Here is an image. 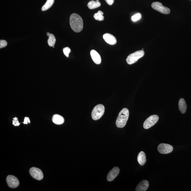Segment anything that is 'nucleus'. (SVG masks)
I'll list each match as a JSON object with an SVG mask.
<instances>
[{"instance_id":"f257e3e1","label":"nucleus","mask_w":191,"mask_h":191,"mask_svg":"<svg viewBox=\"0 0 191 191\" xmlns=\"http://www.w3.org/2000/svg\"><path fill=\"white\" fill-rule=\"evenodd\" d=\"M70 26L75 32L79 33L82 31L83 28V21L82 18L76 14H72L69 19Z\"/></svg>"},{"instance_id":"f03ea898","label":"nucleus","mask_w":191,"mask_h":191,"mask_svg":"<svg viewBox=\"0 0 191 191\" xmlns=\"http://www.w3.org/2000/svg\"><path fill=\"white\" fill-rule=\"evenodd\" d=\"M129 116V112L128 109L124 108L119 113L117 117L116 125L118 128H122L126 125Z\"/></svg>"},{"instance_id":"7ed1b4c3","label":"nucleus","mask_w":191,"mask_h":191,"mask_svg":"<svg viewBox=\"0 0 191 191\" xmlns=\"http://www.w3.org/2000/svg\"><path fill=\"white\" fill-rule=\"evenodd\" d=\"M105 108L102 104H99L96 106L93 109L91 116L93 120H97L100 119L103 115Z\"/></svg>"},{"instance_id":"20e7f679","label":"nucleus","mask_w":191,"mask_h":191,"mask_svg":"<svg viewBox=\"0 0 191 191\" xmlns=\"http://www.w3.org/2000/svg\"><path fill=\"white\" fill-rule=\"evenodd\" d=\"M144 55V52L143 50L138 51L128 55L126 60L127 63L129 65L133 64Z\"/></svg>"},{"instance_id":"39448f33","label":"nucleus","mask_w":191,"mask_h":191,"mask_svg":"<svg viewBox=\"0 0 191 191\" xmlns=\"http://www.w3.org/2000/svg\"><path fill=\"white\" fill-rule=\"evenodd\" d=\"M159 119V117L158 115H154L148 117L144 122L143 127L146 129L151 128L157 122Z\"/></svg>"},{"instance_id":"423d86ee","label":"nucleus","mask_w":191,"mask_h":191,"mask_svg":"<svg viewBox=\"0 0 191 191\" xmlns=\"http://www.w3.org/2000/svg\"><path fill=\"white\" fill-rule=\"evenodd\" d=\"M153 9L165 14H168L170 13V10L169 8L163 6L162 3L159 2H154L151 4Z\"/></svg>"},{"instance_id":"0eeeda50","label":"nucleus","mask_w":191,"mask_h":191,"mask_svg":"<svg viewBox=\"0 0 191 191\" xmlns=\"http://www.w3.org/2000/svg\"><path fill=\"white\" fill-rule=\"evenodd\" d=\"M32 177L36 180L40 181L43 179L44 175L41 170L36 167H32L29 170Z\"/></svg>"},{"instance_id":"6e6552de","label":"nucleus","mask_w":191,"mask_h":191,"mask_svg":"<svg viewBox=\"0 0 191 191\" xmlns=\"http://www.w3.org/2000/svg\"><path fill=\"white\" fill-rule=\"evenodd\" d=\"M158 151L162 154H167L173 151V147L171 145L167 144L161 143L158 146Z\"/></svg>"},{"instance_id":"1a4fd4ad","label":"nucleus","mask_w":191,"mask_h":191,"mask_svg":"<svg viewBox=\"0 0 191 191\" xmlns=\"http://www.w3.org/2000/svg\"><path fill=\"white\" fill-rule=\"evenodd\" d=\"M6 180L8 186L11 188H16L19 185V181L15 176L13 175L8 176Z\"/></svg>"},{"instance_id":"9d476101","label":"nucleus","mask_w":191,"mask_h":191,"mask_svg":"<svg viewBox=\"0 0 191 191\" xmlns=\"http://www.w3.org/2000/svg\"><path fill=\"white\" fill-rule=\"evenodd\" d=\"M119 172L120 169L118 167H114L108 174L107 180L109 182L113 181L114 179L118 176Z\"/></svg>"},{"instance_id":"9b49d317","label":"nucleus","mask_w":191,"mask_h":191,"mask_svg":"<svg viewBox=\"0 0 191 191\" xmlns=\"http://www.w3.org/2000/svg\"><path fill=\"white\" fill-rule=\"evenodd\" d=\"M103 38L105 42L111 45H114L116 44L117 41L115 37L109 33H106L103 35Z\"/></svg>"},{"instance_id":"f8f14e48","label":"nucleus","mask_w":191,"mask_h":191,"mask_svg":"<svg viewBox=\"0 0 191 191\" xmlns=\"http://www.w3.org/2000/svg\"><path fill=\"white\" fill-rule=\"evenodd\" d=\"M149 183L147 181L144 180L141 181L137 185L135 191H145L148 189Z\"/></svg>"},{"instance_id":"ddd939ff","label":"nucleus","mask_w":191,"mask_h":191,"mask_svg":"<svg viewBox=\"0 0 191 191\" xmlns=\"http://www.w3.org/2000/svg\"><path fill=\"white\" fill-rule=\"evenodd\" d=\"M90 55L94 63L96 64H100L101 63V58L99 54L95 50H92L90 52Z\"/></svg>"},{"instance_id":"4468645a","label":"nucleus","mask_w":191,"mask_h":191,"mask_svg":"<svg viewBox=\"0 0 191 191\" xmlns=\"http://www.w3.org/2000/svg\"><path fill=\"white\" fill-rule=\"evenodd\" d=\"M52 121L54 123L57 125H61L64 122L65 120L63 117L61 115L58 114L53 115L52 118Z\"/></svg>"},{"instance_id":"2eb2a0df","label":"nucleus","mask_w":191,"mask_h":191,"mask_svg":"<svg viewBox=\"0 0 191 191\" xmlns=\"http://www.w3.org/2000/svg\"><path fill=\"white\" fill-rule=\"evenodd\" d=\"M138 160L140 165L143 166L146 162V155L144 152L141 151L139 153L138 157Z\"/></svg>"},{"instance_id":"dca6fc26","label":"nucleus","mask_w":191,"mask_h":191,"mask_svg":"<svg viewBox=\"0 0 191 191\" xmlns=\"http://www.w3.org/2000/svg\"><path fill=\"white\" fill-rule=\"evenodd\" d=\"M179 108L181 113H185L187 109V104L183 99H179L178 103Z\"/></svg>"},{"instance_id":"f3484780","label":"nucleus","mask_w":191,"mask_h":191,"mask_svg":"<svg viewBox=\"0 0 191 191\" xmlns=\"http://www.w3.org/2000/svg\"><path fill=\"white\" fill-rule=\"evenodd\" d=\"M101 6V3L99 1V0H96V1H91L88 3L87 6L89 9H94L99 7Z\"/></svg>"},{"instance_id":"a211bd4d","label":"nucleus","mask_w":191,"mask_h":191,"mask_svg":"<svg viewBox=\"0 0 191 191\" xmlns=\"http://www.w3.org/2000/svg\"><path fill=\"white\" fill-rule=\"evenodd\" d=\"M54 1L55 0H47L46 3L42 6V11L48 10V9L53 6L54 3Z\"/></svg>"},{"instance_id":"6ab92c4d","label":"nucleus","mask_w":191,"mask_h":191,"mask_svg":"<svg viewBox=\"0 0 191 191\" xmlns=\"http://www.w3.org/2000/svg\"><path fill=\"white\" fill-rule=\"evenodd\" d=\"M103 13L102 11L99 10L98 12L94 15V19L99 21H102L104 19V17L103 16Z\"/></svg>"},{"instance_id":"aec40b11","label":"nucleus","mask_w":191,"mask_h":191,"mask_svg":"<svg viewBox=\"0 0 191 191\" xmlns=\"http://www.w3.org/2000/svg\"><path fill=\"white\" fill-rule=\"evenodd\" d=\"M56 40L54 35L53 34H50L49 36L48 41V45L51 47H53L56 42Z\"/></svg>"},{"instance_id":"412c9836","label":"nucleus","mask_w":191,"mask_h":191,"mask_svg":"<svg viewBox=\"0 0 191 191\" xmlns=\"http://www.w3.org/2000/svg\"><path fill=\"white\" fill-rule=\"evenodd\" d=\"M141 14L140 13H138L135 15H134L132 16L131 19L132 21L133 22H135L139 20L141 18Z\"/></svg>"},{"instance_id":"4be33fe9","label":"nucleus","mask_w":191,"mask_h":191,"mask_svg":"<svg viewBox=\"0 0 191 191\" xmlns=\"http://www.w3.org/2000/svg\"><path fill=\"white\" fill-rule=\"evenodd\" d=\"M71 51V49L68 47H66V48H65L63 49V53L67 57H69V53Z\"/></svg>"},{"instance_id":"5701e85b","label":"nucleus","mask_w":191,"mask_h":191,"mask_svg":"<svg viewBox=\"0 0 191 191\" xmlns=\"http://www.w3.org/2000/svg\"><path fill=\"white\" fill-rule=\"evenodd\" d=\"M7 42L6 40H0V48H4L7 46Z\"/></svg>"},{"instance_id":"b1692460","label":"nucleus","mask_w":191,"mask_h":191,"mask_svg":"<svg viewBox=\"0 0 191 191\" xmlns=\"http://www.w3.org/2000/svg\"><path fill=\"white\" fill-rule=\"evenodd\" d=\"M13 124L15 126H18L20 125V123H19L17 117H15L13 118Z\"/></svg>"},{"instance_id":"393cba45","label":"nucleus","mask_w":191,"mask_h":191,"mask_svg":"<svg viewBox=\"0 0 191 191\" xmlns=\"http://www.w3.org/2000/svg\"><path fill=\"white\" fill-rule=\"evenodd\" d=\"M28 123H30V120H29L28 117H25L24 118L23 123L26 124H27Z\"/></svg>"},{"instance_id":"a878e982","label":"nucleus","mask_w":191,"mask_h":191,"mask_svg":"<svg viewBox=\"0 0 191 191\" xmlns=\"http://www.w3.org/2000/svg\"><path fill=\"white\" fill-rule=\"evenodd\" d=\"M106 2L109 5L111 6L113 4L114 0H105Z\"/></svg>"},{"instance_id":"bb28decb","label":"nucleus","mask_w":191,"mask_h":191,"mask_svg":"<svg viewBox=\"0 0 191 191\" xmlns=\"http://www.w3.org/2000/svg\"><path fill=\"white\" fill-rule=\"evenodd\" d=\"M50 33L48 32L47 33V36H48L49 37V35H50Z\"/></svg>"}]
</instances>
